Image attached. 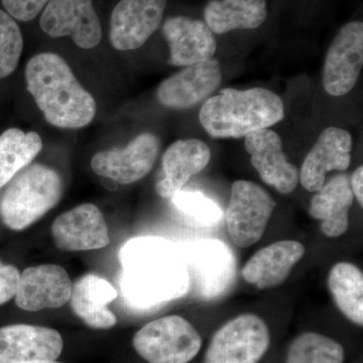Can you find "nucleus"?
<instances>
[{"label": "nucleus", "mask_w": 363, "mask_h": 363, "mask_svg": "<svg viewBox=\"0 0 363 363\" xmlns=\"http://www.w3.org/2000/svg\"><path fill=\"white\" fill-rule=\"evenodd\" d=\"M121 289L138 307H152L183 297L190 286L185 259L169 241L157 238L128 240L119 252Z\"/></svg>", "instance_id": "nucleus-1"}, {"label": "nucleus", "mask_w": 363, "mask_h": 363, "mask_svg": "<svg viewBox=\"0 0 363 363\" xmlns=\"http://www.w3.org/2000/svg\"><path fill=\"white\" fill-rule=\"evenodd\" d=\"M26 89L45 121L60 128H82L94 119V97L79 83L60 55H35L26 66Z\"/></svg>", "instance_id": "nucleus-2"}, {"label": "nucleus", "mask_w": 363, "mask_h": 363, "mask_svg": "<svg viewBox=\"0 0 363 363\" xmlns=\"http://www.w3.org/2000/svg\"><path fill=\"white\" fill-rule=\"evenodd\" d=\"M285 105L264 88H225L203 104L200 123L213 138H242L283 121Z\"/></svg>", "instance_id": "nucleus-3"}, {"label": "nucleus", "mask_w": 363, "mask_h": 363, "mask_svg": "<svg viewBox=\"0 0 363 363\" xmlns=\"http://www.w3.org/2000/svg\"><path fill=\"white\" fill-rule=\"evenodd\" d=\"M0 198V219L11 230L28 228L52 209L63 195L56 169L42 164L21 171Z\"/></svg>", "instance_id": "nucleus-4"}, {"label": "nucleus", "mask_w": 363, "mask_h": 363, "mask_svg": "<svg viewBox=\"0 0 363 363\" xmlns=\"http://www.w3.org/2000/svg\"><path fill=\"white\" fill-rule=\"evenodd\" d=\"M133 347L149 363H189L202 347V338L190 322L178 315L160 318L136 332Z\"/></svg>", "instance_id": "nucleus-5"}, {"label": "nucleus", "mask_w": 363, "mask_h": 363, "mask_svg": "<svg viewBox=\"0 0 363 363\" xmlns=\"http://www.w3.org/2000/svg\"><path fill=\"white\" fill-rule=\"evenodd\" d=\"M269 345L266 322L257 315H240L215 332L203 363H257Z\"/></svg>", "instance_id": "nucleus-6"}, {"label": "nucleus", "mask_w": 363, "mask_h": 363, "mask_svg": "<svg viewBox=\"0 0 363 363\" xmlns=\"http://www.w3.org/2000/svg\"><path fill=\"white\" fill-rule=\"evenodd\" d=\"M276 202L259 184L236 181L231 186L225 212L231 240L240 247H250L266 233Z\"/></svg>", "instance_id": "nucleus-7"}, {"label": "nucleus", "mask_w": 363, "mask_h": 363, "mask_svg": "<svg viewBox=\"0 0 363 363\" xmlns=\"http://www.w3.org/2000/svg\"><path fill=\"white\" fill-rule=\"evenodd\" d=\"M40 26L50 37H71L81 49H93L102 39L93 0H50L40 16Z\"/></svg>", "instance_id": "nucleus-8"}, {"label": "nucleus", "mask_w": 363, "mask_h": 363, "mask_svg": "<svg viewBox=\"0 0 363 363\" xmlns=\"http://www.w3.org/2000/svg\"><path fill=\"white\" fill-rule=\"evenodd\" d=\"M363 67V23L353 21L340 28L327 52L324 89L331 96H343L354 88Z\"/></svg>", "instance_id": "nucleus-9"}, {"label": "nucleus", "mask_w": 363, "mask_h": 363, "mask_svg": "<svg viewBox=\"0 0 363 363\" xmlns=\"http://www.w3.org/2000/svg\"><path fill=\"white\" fill-rule=\"evenodd\" d=\"M159 152V138L152 133H142L125 147H112L97 152L91 160V168L98 176L121 185H130L142 180L152 171Z\"/></svg>", "instance_id": "nucleus-10"}, {"label": "nucleus", "mask_w": 363, "mask_h": 363, "mask_svg": "<svg viewBox=\"0 0 363 363\" xmlns=\"http://www.w3.org/2000/svg\"><path fill=\"white\" fill-rule=\"evenodd\" d=\"M167 0H121L112 11L111 42L118 51H133L145 44L164 18Z\"/></svg>", "instance_id": "nucleus-11"}, {"label": "nucleus", "mask_w": 363, "mask_h": 363, "mask_svg": "<svg viewBox=\"0 0 363 363\" xmlns=\"http://www.w3.org/2000/svg\"><path fill=\"white\" fill-rule=\"evenodd\" d=\"M72 283L68 272L57 264L30 267L21 274L16 304L21 310L38 312L63 307L70 301Z\"/></svg>", "instance_id": "nucleus-12"}, {"label": "nucleus", "mask_w": 363, "mask_h": 363, "mask_svg": "<svg viewBox=\"0 0 363 363\" xmlns=\"http://www.w3.org/2000/svg\"><path fill=\"white\" fill-rule=\"evenodd\" d=\"M56 247L65 252H86L106 247L108 227L99 208L82 204L57 217L52 226Z\"/></svg>", "instance_id": "nucleus-13"}, {"label": "nucleus", "mask_w": 363, "mask_h": 363, "mask_svg": "<svg viewBox=\"0 0 363 363\" xmlns=\"http://www.w3.org/2000/svg\"><path fill=\"white\" fill-rule=\"evenodd\" d=\"M220 64L213 58L186 67L166 80L157 91L164 106L174 109L194 107L211 95L221 84Z\"/></svg>", "instance_id": "nucleus-14"}, {"label": "nucleus", "mask_w": 363, "mask_h": 363, "mask_svg": "<svg viewBox=\"0 0 363 363\" xmlns=\"http://www.w3.org/2000/svg\"><path fill=\"white\" fill-rule=\"evenodd\" d=\"M245 150L260 179L281 194H290L298 183V169L286 160L276 131L264 128L245 136Z\"/></svg>", "instance_id": "nucleus-15"}, {"label": "nucleus", "mask_w": 363, "mask_h": 363, "mask_svg": "<svg viewBox=\"0 0 363 363\" xmlns=\"http://www.w3.org/2000/svg\"><path fill=\"white\" fill-rule=\"evenodd\" d=\"M352 152V136L347 130L328 128L322 131L298 171L301 185L317 192L323 187L326 174L346 171L350 168Z\"/></svg>", "instance_id": "nucleus-16"}, {"label": "nucleus", "mask_w": 363, "mask_h": 363, "mask_svg": "<svg viewBox=\"0 0 363 363\" xmlns=\"http://www.w3.org/2000/svg\"><path fill=\"white\" fill-rule=\"evenodd\" d=\"M63 338L55 329L16 324L0 328V363L56 360Z\"/></svg>", "instance_id": "nucleus-17"}, {"label": "nucleus", "mask_w": 363, "mask_h": 363, "mask_svg": "<svg viewBox=\"0 0 363 363\" xmlns=\"http://www.w3.org/2000/svg\"><path fill=\"white\" fill-rule=\"evenodd\" d=\"M162 35L171 52L172 65L191 66L213 58L217 43L204 21L186 16H172L162 23Z\"/></svg>", "instance_id": "nucleus-18"}, {"label": "nucleus", "mask_w": 363, "mask_h": 363, "mask_svg": "<svg viewBox=\"0 0 363 363\" xmlns=\"http://www.w3.org/2000/svg\"><path fill=\"white\" fill-rule=\"evenodd\" d=\"M305 247L295 240H281L262 248L243 267V279L259 290L276 288L290 276L303 259Z\"/></svg>", "instance_id": "nucleus-19"}, {"label": "nucleus", "mask_w": 363, "mask_h": 363, "mask_svg": "<svg viewBox=\"0 0 363 363\" xmlns=\"http://www.w3.org/2000/svg\"><path fill=\"white\" fill-rule=\"evenodd\" d=\"M211 152L202 140L190 138L172 143L162 156L164 178L157 184V194L172 198L193 176L206 168Z\"/></svg>", "instance_id": "nucleus-20"}, {"label": "nucleus", "mask_w": 363, "mask_h": 363, "mask_svg": "<svg viewBox=\"0 0 363 363\" xmlns=\"http://www.w3.org/2000/svg\"><path fill=\"white\" fill-rule=\"evenodd\" d=\"M353 200L354 195L351 190L350 178L340 174L331 178L313 196L309 213L313 218L322 221L320 229L325 236L339 238L350 227Z\"/></svg>", "instance_id": "nucleus-21"}, {"label": "nucleus", "mask_w": 363, "mask_h": 363, "mask_svg": "<svg viewBox=\"0 0 363 363\" xmlns=\"http://www.w3.org/2000/svg\"><path fill=\"white\" fill-rule=\"evenodd\" d=\"M117 298L114 286L106 279L88 274L76 281L72 288V310L87 326L94 329H111L117 319L107 308Z\"/></svg>", "instance_id": "nucleus-22"}, {"label": "nucleus", "mask_w": 363, "mask_h": 363, "mask_svg": "<svg viewBox=\"0 0 363 363\" xmlns=\"http://www.w3.org/2000/svg\"><path fill=\"white\" fill-rule=\"evenodd\" d=\"M189 262L194 272L196 286L204 297L220 295L233 277V257L220 241L198 243L189 253Z\"/></svg>", "instance_id": "nucleus-23"}, {"label": "nucleus", "mask_w": 363, "mask_h": 363, "mask_svg": "<svg viewBox=\"0 0 363 363\" xmlns=\"http://www.w3.org/2000/svg\"><path fill=\"white\" fill-rule=\"evenodd\" d=\"M205 23L214 35L255 30L266 23L267 0H210L204 7Z\"/></svg>", "instance_id": "nucleus-24"}, {"label": "nucleus", "mask_w": 363, "mask_h": 363, "mask_svg": "<svg viewBox=\"0 0 363 363\" xmlns=\"http://www.w3.org/2000/svg\"><path fill=\"white\" fill-rule=\"evenodd\" d=\"M328 288L339 311L352 323L362 327V272L350 262H338L329 272Z\"/></svg>", "instance_id": "nucleus-25"}, {"label": "nucleus", "mask_w": 363, "mask_h": 363, "mask_svg": "<svg viewBox=\"0 0 363 363\" xmlns=\"http://www.w3.org/2000/svg\"><path fill=\"white\" fill-rule=\"evenodd\" d=\"M43 149L40 136L9 128L0 135V188L26 168Z\"/></svg>", "instance_id": "nucleus-26"}, {"label": "nucleus", "mask_w": 363, "mask_h": 363, "mask_svg": "<svg viewBox=\"0 0 363 363\" xmlns=\"http://www.w3.org/2000/svg\"><path fill=\"white\" fill-rule=\"evenodd\" d=\"M343 346L323 334L305 332L286 350L285 363H344Z\"/></svg>", "instance_id": "nucleus-27"}, {"label": "nucleus", "mask_w": 363, "mask_h": 363, "mask_svg": "<svg viewBox=\"0 0 363 363\" xmlns=\"http://www.w3.org/2000/svg\"><path fill=\"white\" fill-rule=\"evenodd\" d=\"M23 39L13 16L0 9V79L11 75L20 62Z\"/></svg>", "instance_id": "nucleus-28"}, {"label": "nucleus", "mask_w": 363, "mask_h": 363, "mask_svg": "<svg viewBox=\"0 0 363 363\" xmlns=\"http://www.w3.org/2000/svg\"><path fill=\"white\" fill-rule=\"evenodd\" d=\"M174 205L183 213L203 225H211L220 220V208L212 200L199 192L179 191L172 197Z\"/></svg>", "instance_id": "nucleus-29"}, {"label": "nucleus", "mask_w": 363, "mask_h": 363, "mask_svg": "<svg viewBox=\"0 0 363 363\" xmlns=\"http://www.w3.org/2000/svg\"><path fill=\"white\" fill-rule=\"evenodd\" d=\"M50 0H1L6 13L16 20L30 21L45 9Z\"/></svg>", "instance_id": "nucleus-30"}, {"label": "nucleus", "mask_w": 363, "mask_h": 363, "mask_svg": "<svg viewBox=\"0 0 363 363\" xmlns=\"http://www.w3.org/2000/svg\"><path fill=\"white\" fill-rule=\"evenodd\" d=\"M21 272L11 264L0 262V306L6 304L16 295Z\"/></svg>", "instance_id": "nucleus-31"}, {"label": "nucleus", "mask_w": 363, "mask_h": 363, "mask_svg": "<svg viewBox=\"0 0 363 363\" xmlns=\"http://www.w3.org/2000/svg\"><path fill=\"white\" fill-rule=\"evenodd\" d=\"M351 190H352L353 195L357 197L358 203L360 206H363V168L360 166L359 168L353 172L352 176L350 178Z\"/></svg>", "instance_id": "nucleus-32"}, {"label": "nucleus", "mask_w": 363, "mask_h": 363, "mask_svg": "<svg viewBox=\"0 0 363 363\" xmlns=\"http://www.w3.org/2000/svg\"><path fill=\"white\" fill-rule=\"evenodd\" d=\"M16 363H61L56 362V360H30V362H21Z\"/></svg>", "instance_id": "nucleus-33"}]
</instances>
